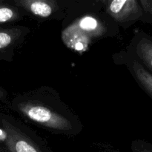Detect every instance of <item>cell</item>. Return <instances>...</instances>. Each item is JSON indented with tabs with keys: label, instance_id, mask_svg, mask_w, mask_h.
<instances>
[{
	"label": "cell",
	"instance_id": "11",
	"mask_svg": "<svg viewBox=\"0 0 152 152\" xmlns=\"http://www.w3.org/2000/svg\"><path fill=\"white\" fill-rule=\"evenodd\" d=\"M140 3L144 10L142 22L152 25V0H140Z\"/></svg>",
	"mask_w": 152,
	"mask_h": 152
},
{
	"label": "cell",
	"instance_id": "14",
	"mask_svg": "<svg viewBox=\"0 0 152 152\" xmlns=\"http://www.w3.org/2000/svg\"><path fill=\"white\" fill-rule=\"evenodd\" d=\"M0 152H3V151H1V149H0Z\"/></svg>",
	"mask_w": 152,
	"mask_h": 152
},
{
	"label": "cell",
	"instance_id": "9",
	"mask_svg": "<svg viewBox=\"0 0 152 152\" xmlns=\"http://www.w3.org/2000/svg\"><path fill=\"white\" fill-rule=\"evenodd\" d=\"M24 13L11 1H0V26L19 21Z\"/></svg>",
	"mask_w": 152,
	"mask_h": 152
},
{
	"label": "cell",
	"instance_id": "13",
	"mask_svg": "<svg viewBox=\"0 0 152 152\" xmlns=\"http://www.w3.org/2000/svg\"><path fill=\"white\" fill-rule=\"evenodd\" d=\"M99 152H120L117 150H103V151H101Z\"/></svg>",
	"mask_w": 152,
	"mask_h": 152
},
{
	"label": "cell",
	"instance_id": "7",
	"mask_svg": "<svg viewBox=\"0 0 152 152\" xmlns=\"http://www.w3.org/2000/svg\"><path fill=\"white\" fill-rule=\"evenodd\" d=\"M12 2L25 13L39 19L57 18L61 12L56 0H12Z\"/></svg>",
	"mask_w": 152,
	"mask_h": 152
},
{
	"label": "cell",
	"instance_id": "2",
	"mask_svg": "<svg viewBox=\"0 0 152 152\" xmlns=\"http://www.w3.org/2000/svg\"><path fill=\"white\" fill-rule=\"evenodd\" d=\"M0 147L4 152H52L31 129L1 111Z\"/></svg>",
	"mask_w": 152,
	"mask_h": 152
},
{
	"label": "cell",
	"instance_id": "6",
	"mask_svg": "<svg viewBox=\"0 0 152 152\" xmlns=\"http://www.w3.org/2000/svg\"><path fill=\"white\" fill-rule=\"evenodd\" d=\"M30 32L24 26H0V61H11L14 50Z\"/></svg>",
	"mask_w": 152,
	"mask_h": 152
},
{
	"label": "cell",
	"instance_id": "12",
	"mask_svg": "<svg viewBox=\"0 0 152 152\" xmlns=\"http://www.w3.org/2000/svg\"><path fill=\"white\" fill-rule=\"evenodd\" d=\"M7 96V93L3 88L0 87V102L4 100Z\"/></svg>",
	"mask_w": 152,
	"mask_h": 152
},
{
	"label": "cell",
	"instance_id": "1",
	"mask_svg": "<svg viewBox=\"0 0 152 152\" xmlns=\"http://www.w3.org/2000/svg\"><path fill=\"white\" fill-rule=\"evenodd\" d=\"M10 108L27 120L55 134L74 137L83 131L78 116L47 86L16 95Z\"/></svg>",
	"mask_w": 152,
	"mask_h": 152
},
{
	"label": "cell",
	"instance_id": "5",
	"mask_svg": "<svg viewBox=\"0 0 152 152\" xmlns=\"http://www.w3.org/2000/svg\"><path fill=\"white\" fill-rule=\"evenodd\" d=\"M127 54L138 61L152 74V37L141 29H137L129 45Z\"/></svg>",
	"mask_w": 152,
	"mask_h": 152
},
{
	"label": "cell",
	"instance_id": "3",
	"mask_svg": "<svg viewBox=\"0 0 152 152\" xmlns=\"http://www.w3.org/2000/svg\"><path fill=\"white\" fill-rule=\"evenodd\" d=\"M107 27L101 16L88 13L62 31L63 42L75 51H84L96 39L105 37Z\"/></svg>",
	"mask_w": 152,
	"mask_h": 152
},
{
	"label": "cell",
	"instance_id": "4",
	"mask_svg": "<svg viewBox=\"0 0 152 152\" xmlns=\"http://www.w3.org/2000/svg\"><path fill=\"white\" fill-rule=\"evenodd\" d=\"M105 13L114 22L128 28L144 17L140 0H103L101 1Z\"/></svg>",
	"mask_w": 152,
	"mask_h": 152
},
{
	"label": "cell",
	"instance_id": "8",
	"mask_svg": "<svg viewBox=\"0 0 152 152\" xmlns=\"http://www.w3.org/2000/svg\"><path fill=\"white\" fill-rule=\"evenodd\" d=\"M123 59L131 74L138 86L152 99V74H150L137 59L125 53Z\"/></svg>",
	"mask_w": 152,
	"mask_h": 152
},
{
	"label": "cell",
	"instance_id": "10",
	"mask_svg": "<svg viewBox=\"0 0 152 152\" xmlns=\"http://www.w3.org/2000/svg\"><path fill=\"white\" fill-rule=\"evenodd\" d=\"M132 152H152V143L144 140H134L131 143Z\"/></svg>",
	"mask_w": 152,
	"mask_h": 152
}]
</instances>
